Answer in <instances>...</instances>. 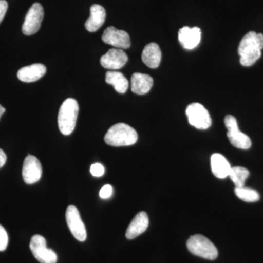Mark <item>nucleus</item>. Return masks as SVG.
Segmentation results:
<instances>
[{"instance_id":"19","label":"nucleus","mask_w":263,"mask_h":263,"mask_svg":"<svg viewBox=\"0 0 263 263\" xmlns=\"http://www.w3.org/2000/svg\"><path fill=\"white\" fill-rule=\"evenodd\" d=\"M211 167L213 174L219 179H226L229 176L231 166L224 156L214 154L211 157Z\"/></svg>"},{"instance_id":"4","label":"nucleus","mask_w":263,"mask_h":263,"mask_svg":"<svg viewBox=\"0 0 263 263\" xmlns=\"http://www.w3.org/2000/svg\"><path fill=\"white\" fill-rule=\"evenodd\" d=\"M186 247L192 254L197 257L210 260L217 258L218 250L215 245L203 235L197 234L190 237Z\"/></svg>"},{"instance_id":"17","label":"nucleus","mask_w":263,"mask_h":263,"mask_svg":"<svg viewBox=\"0 0 263 263\" xmlns=\"http://www.w3.org/2000/svg\"><path fill=\"white\" fill-rule=\"evenodd\" d=\"M154 80L147 74L136 72L131 78V89L135 94L146 95L153 86Z\"/></svg>"},{"instance_id":"3","label":"nucleus","mask_w":263,"mask_h":263,"mask_svg":"<svg viewBox=\"0 0 263 263\" xmlns=\"http://www.w3.org/2000/svg\"><path fill=\"white\" fill-rule=\"evenodd\" d=\"M79 110V103L75 99H67L62 104L58 114V125L62 134L69 136L74 131Z\"/></svg>"},{"instance_id":"23","label":"nucleus","mask_w":263,"mask_h":263,"mask_svg":"<svg viewBox=\"0 0 263 263\" xmlns=\"http://www.w3.org/2000/svg\"><path fill=\"white\" fill-rule=\"evenodd\" d=\"M8 245V235L6 230L0 224V252L7 249Z\"/></svg>"},{"instance_id":"16","label":"nucleus","mask_w":263,"mask_h":263,"mask_svg":"<svg viewBox=\"0 0 263 263\" xmlns=\"http://www.w3.org/2000/svg\"><path fill=\"white\" fill-rule=\"evenodd\" d=\"M105 8L100 5H93L90 8V17L85 23V27L90 32H96L105 23Z\"/></svg>"},{"instance_id":"20","label":"nucleus","mask_w":263,"mask_h":263,"mask_svg":"<svg viewBox=\"0 0 263 263\" xmlns=\"http://www.w3.org/2000/svg\"><path fill=\"white\" fill-rule=\"evenodd\" d=\"M105 81L107 84L112 85L119 94H124L129 88V81L124 74L118 71H108Z\"/></svg>"},{"instance_id":"28","label":"nucleus","mask_w":263,"mask_h":263,"mask_svg":"<svg viewBox=\"0 0 263 263\" xmlns=\"http://www.w3.org/2000/svg\"><path fill=\"white\" fill-rule=\"evenodd\" d=\"M5 112V108H3L1 105H0V118H1L2 115L4 114Z\"/></svg>"},{"instance_id":"7","label":"nucleus","mask_w":263,"mask_h":263,"mask_svg":"<svg viewBox=\"0 0 263 263\" xmlns=\"http://www.w3.org/2000/svg\"><path fill=\"white\" fill-rule=\"evenodd\" d=\"M33 256L41 263H57V255L54 251L48 249L46 240L41 235H34L29 245Z\"/></svg>"},{"instance_id":"14","label":"nucleus","mask_w":263,"mask_h":263,"mask_svg":"<svg viewBox=\"0 0 263 263\" xmlns=\"http://www.w3.org/2000/svg\"><path fill=\"white\" fill-rule=\"evenodd\" d=\"M148 224H149V220L146 213L144 212L138 213L128 226L126 231V238L129 240L137 238L138 235L146 231Z\"/></svg>"},{"instance_id":"18","label":"nucleus","mask_w":263,"mask_h":263,"mask_svg":"<svg viewBox=\"0 0 263 263\" xmlns=\"http://www.w3.org/2000/svg\"><path fill=\"white\" fill-rule=\"evenodd\" d=\"M162 60V51L160 46L155 43L146 45L142 53L143 63L152 69L157 68Z\"/></svg>"},{"instance_id":"5","label":"nucleus","mask_w":263,"mask_h":263,"mask_svg":"<svg viewBox=\"0 0 263 263\" xmlns=\"http://www.w3.org/2000/svg\"><path fill=\"white\" fill-rule=\"evenodd\" d=\"M224 124L228 129L227 136L233 146L243 150L249 149L252 146L250 138L239 130L238 122L234 117L226 116L224 118Z\"/></svg>"},{"instance_id":"13","label":"nucleus","mask_w":263,"mask_h":263,"mask_svg":"<svg viewBox=\"0 0 263 263\" xmlns=\"http://www.w3.org/2000/svg\"><path fill=\"white\" fill-rule=\"evenodd\" d=\"M201 39V30L199 27H183L179 32V42L186 49L192 50L198 46Z\"/></svg>"},{"instance_id":"9","label":"nucleus","mask_w":263,"mask_h":263,"mask_svg":"<svg viewBox=\"0 0 263 263\" xmlns=\"http://www.w3.org/2000/svg\"><path fill=\"white\" fill-rule=\"evenodd\" d=\"M65 216L67 226L72 235L79 241H85L87 233L77 208L74 205L68 206L66 210Z\"/></svg>"},{"instance_id":"21","label":"nucleus","mask_w":263,"mask_h":263,"mask_svg":"<svg viewBox=\"0 0 263 263\" xmlns=\"http://www.w3.org/2000/svg\"><path fill=\"white\" fill-rule=\"evenodd\" d=\"M249 176L248 170L245 167L237 166V167H231L228 176H230V179L233 181L236 187H243Z\"/></svg>"},{"instance_id":"10","label":"nucleus","mask_w":263,"mask_h":263,"mask_svg":"<svg viewBox=\"0 0 263 263\" xmlns=\"http://www.w3.org/2000/svg\"><path fill=\"white\" fill-rule=\"evenodd\" d=\"M102 40L106 44L120 49H127L131 46L129 34L114 27H109L104 31Z\"/></svg>"},{"instance_id":"6","label":"nucleus","mask_w":263,"mask_h":263,"mask_svg":"<svg viewBox=\"0 0 263 263\" xmlns=\"http://www.w3.org/2000/svg\"><path fill=\"white\" fill-rule=\"evenodd\" d=\"M189 122L199 129H207L212 126V120L207 109L201 104L194 103L186 108Z\"/></svg>"},{"instance_id":"25","label":"nucleus","mask_w":263,"mask_h":263,"mask_svg":"<svg viewBox=\"0 0 263 263\" xmlns=\"http://www.w3.org/2000/svg\"><path fill=\"white\" fill-rule=\"evenodd\" d=\"M112 193H113V188L110 185H105L103 188L100 190V197L102 199H108L109 197H111Z\"/></svg>"},{"instance_id":"11","label":"nucleus","mask_w":263,"mask_h":263,"mask_svg":"<svg viewBox=\"0 0 263 263\" xmlns=\"http://www.w3.org/2000/svg\"><path fill=\"white\" fill-rule=\"evenodd\" d=\"M22 176L24 182L32 184L37 182L42 176V166L37 157L28 155L24 160Z\"/></svg>"},{"instance_id":"15","label":"nucleus","mask_w":263,"mask_h":263,"mask_svg":"<svg viewBox=\"0 0 263 263\" xmlns=\"http://www.w3.org/2000/svg\"><path fill=\"white\" fill-rule=\"evenodd\" d=\"M46 72V66L43 64H33L21 68L17 73V76L21 81L32 83L41 79Z\"/></svg>"},{"instance_id":"27","label":"nucleus","mask_w":263,"mask_h":263,"mask_svg":"<svg viewBox=\"0 0 263 263\" xmlns=\"http://www.w3.org/2000/svg\"><path fill=\"white\" fill-rule=\"evenodd\" d=\"M7 161V156L5 155L3 150L0 148V168L5 165V162Z\"/></svg>"},{"instance_id":"2","label":"nucleus","mask_w":263,"mask_h":263,"mask_svg":"<svg viewBox=\"0 0 263 263\" xmlns=\"http://www.w3.org/2000/svg\"><path fill=\"white\" fill-rule=\"evenodd\" d=\"M136 129L124 123L112 126L105 134V143L111 146H127L135 144L138 141Z\"/></svg>"},{"instance_id":"26","label":"nucleus","mask_w":263,"mask_h":263,"mask_svg":"<svg viewBox=\"0 0 263 263\" xmlns=\"http://www.w3.org/2000/svg\"><path fill=\"white\" fill-rule=\"evenodd\" d=\"M8 8V2L5 1V0H0V24L4 19Z\"/></svg>"},{"instance_id":"24","label":"nucleus","mask_w":263,"mask_h":263,"mask_svg":"<svg viewBox=\"0 0 263 263\" xmlns=\"http://www.w3.org/2000/svg\"><path fill=\"white\" fill-rule=\"evenodd\" d=\"M90 172L95 177H100L105 174V167H103V164L100 163L93 164H91Z\"/></svg>"},{"instance_id":"12","label":"nucleus","mask_w":263,"mask_h":263,"mask_svg":"<svg viewBox=\"0 0 263 263\" xmlns=\"http://www.w3.org/2000/svg\"><path fill=\"white\" fill-rule=\"evenodd\" d=\"M128 61V57L123 49L111 48L100 59V64L104 68L108 70H119L122 68Z\"/></svg>"},{"instance_id":"8","label":"nucleus","mask_w":263,"mask_h":263,"mask_svg":"<svg viewBox=\"0 0 263 263\" xmlns=\"http://www.w3.org/2000/svg\"><path fill=\"white\" fill-rule=\"evenodd\" d=\"M44 16V10L40 3H34L32 5L27 15L23 26L22 32L25 35H32L38 32L41 27V23Z\"/></svg>"},{"instance_id":"22","label":"nucleus","mask_w":263,"mask_h":263,"mask_svg":"<svg viewBox=\"0 0 263 263\" xmlns=\"http://www.w3.org/2000/svg\"><path fill=\"white\" fill-rule=\"evenodd\" d=\"M235 193L236 196L240 200L247 202H254L258 201L259 195L253 189L245 187H236L235 189Z\"/></svg>"},{"instance_id":"1","label":"nucleus","mask_w":263,"mask_h":263,"mask_svg":"<svg viewBox=\"0 0 263 263\" xmlns=\"http://www.w3.org/2000/svg\"><path fill=\"white\" fill-rule=\"evenodd\" d=\"M263 48V34L251 31L245 34L238 46L240 62L245 67L253 65L260 58Z\"/></svg>"}]
</instances>
